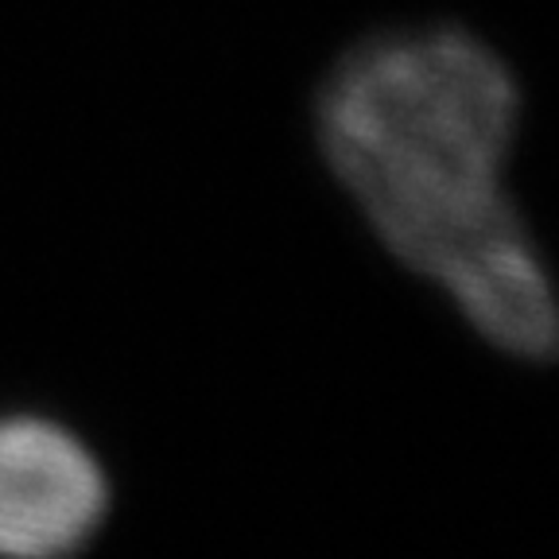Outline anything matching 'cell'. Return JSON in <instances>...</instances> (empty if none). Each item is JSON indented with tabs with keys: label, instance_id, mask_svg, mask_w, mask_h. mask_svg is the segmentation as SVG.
Wrapping results in <instances>:
<instances>
[{
	"label": "cell",
	"instance_id": "1",
	"mask_svg": "<svg viewBox=\"0 0 559 559\" xmlns=\"http://www.w3.org/2000/svg\"><path fill=\"white\" fill-rule=\"evenodd\" d=\"M521 117L509 67L454 27L377 35L319 97V140L384 249L506 354L559 358V296L501 191Z\"/></svg>",
	"mask_w": 559,
	"mask_h": 559
},
{
	"label": "cell",
	"instance_id": "2",
	"mask_svg": "<svg viewBox=\"0 0 559 559\" xmlns=\"http://www.w3.org/2000/svg\"><path fill=\"white\" fill-rule=\"evenodd\" d=\"M105 513L94 454L47 419H0V556L79 548Z\"/></svg>",
	"mask_w": 559,
	"mask_h": 559
}]
</instances>
